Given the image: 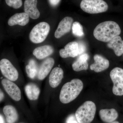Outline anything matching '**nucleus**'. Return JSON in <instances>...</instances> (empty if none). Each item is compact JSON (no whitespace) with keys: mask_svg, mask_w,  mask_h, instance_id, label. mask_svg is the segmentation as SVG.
<instances>
[{"mask_svg":"<svg viewBox=\"0 0 123 123\" xmlns=\"http://www.w3.org/2000/svg\"><path fill=\"white\" fill-rule=\"evenodd\" d=\"M121 30L118 24L112 21L104 22L98 24L93 31L94 37L99 41L108 42L118 36Z\"/></svg>","mask_w":123,"mask_h":123,"instance_id":"nucleus-1","label":"nucleus"},{"mask_svg":"<svg viewBox=\"0 0 123 123\" xmlns=\"http://www.w3.org/2000/svg\"><path fill=\"white\" fill-rule=\"evenodd\" d=\"M84 85L80 79H73L62 86L60 95L62 103H69L76 99L83 89Z\"/></svg>","mask_w":123,"mask_h":123,"instance_id":"nucleus-2","label":"nucleus"},{"mask_svg":"<svg viewBox=\"0 0 123 123\" xmlns=\"http://www.w3.org/2000/svg\"><path fill=\"white\" fill-rule=\"evenodd\" d=\"M96 111L94 103L86 101L78 108L75 115L79 123H90L94 119Z\"/></svg>","mask_w":123,"mask_h":123,"instance_id":"nucleus-3","label":"nucleus"},{"mask_svg":"<svg viewBox=\"0 0 123 123\" xmlns=\"http://www.w3.org/2000/svg\"><path fill=\"white\" fill-rule=\"evenodd\" d=\"M80 7L85 12L90 14L104 12L108 8L107 4L103 0H82Z\"/></svg>","mask_w":123,"mask_h":123,"instance_id":"nucleus-4","label":"nucleus"},{"mask_svg":"<svg viewBox=\"0 0 123 123\" xmlns=\"http://www.w3.org/2000/svg\"><path fill=\"white\" fill-rule=\"evenodd\" d=\"M50 26L47 23L41 22L36 25L30 33V39L34 43H39L46 39L49 34Z\"/></svg>","mask_w":123,"mask_h":123,"instance_id":"nucleus-5","label":"nucleus"},{"mask_svg":"<svg viewBox=\"0 0 123 123\" xmlns=\"http://www.w3.org/2000/svg\"><path fill=\"white\" fill-rule=\"evenodd\" d=\"M110 77L114 86L112 91L117 96L123 95V69L121 68H115L111 71Z\"/></svg>","mask_w":123,"mask_h":123,"instance_id":"nucleus-6","label":"nucleus"},{"mask_svg":"<svg viewBox=\"0 0 123 123\" xmlns=\"http://www.w3.org/2000/svg\"><path fill=\"white\" fill-rule=\"evenodd\" d=\"M0 69L3 76L11 81H15L18 78L17 70L8 60L3 59L1 60Z\"/></svg>","mask_w":123,"mask_h":123,"instance_id":"nucleus-7","label":"nucleus"},{"mask_svg":"<svg viewBox=\"0 0 123 123\" xmlns=\"http://www.w3.org/2000/svg\"><path fill=\"white\" fill-rule=\"evenodd\" d=\"M1 84L8 94L14 101H18L21 99V92L20 88L16 84L8 79H3Z\"/></svg>","mask_w":123,"mask_h":123,"instance_id":"nucleus-8","label":"nucleus"},{"mask_svg":"<svg viewBox=\"0 0 123 123\" xmlns=\"http://www.w3.org/2000/svg\"><path fill=\"white\" fill-rule=\"evenodd\" d=\"M73 23L72 18L65 17L61 20L55 32V36L56 38H60L63 36L70 32Z\"/></svg>","mask_w":123,"mask_h":123,"instance_id":"nucleus-9","label":"nucleus"},{"mask_svg":"<svg viewBox=\"0 0 123 123\" xmlns=\"http://www.w3.org/2000/svg\"><path fill=\"white\" fill-rule=\"evenodd\" d=\"M60 56L62 58L74 57L79 55V48L78 42H70L65 46L64 48L60 50Z\"/></svg>","mask_w":123,"mask_h":123,"instance_id":"nucleus-10","label":"nucleus"},{"mask_svg":"<svg viewBox=\"0 0 123 123\" xmlns=\"http://www.w3.org/2000/svg\"><path fill=\"white\" fill-rule=\"evenodd\" d=\"M94 62L90 66V69L97 73L100 72L107 69L110 66L109 61L100 55L94 56Z\"/></svg>","mask_w":123,"mask_h":123,"instance_id":"nucleus-11","label":"nucleus"},{"mask_svg":"<svg viewBox=\"0 0 123 123\" xmlns=\"http://www.w3.org/2000/svg\"><path fill=\"white\" fill-rule=\"evenodd\" d=\"M37 0H25L24 10L29 17L33 19H37L39 17L40 13L37 8Z\"/></svg>","mask_w":123,"mask_h":123,"instance_id":"nucleus-12","label":"nucleus"},{"mask_svg":"<svg viewBox=\"0 0 123 123\" xmlns=\"http://www.w3.org/2000/svg\"><path fill=\"white\" fill-rule=\"evenodd\" d=\"M55 64L54 59L47 58L42 63L38 70L37 77L39 80H43L47 76L50 72Z\"/></svg>","mask_w":123,"mask_h":123,"instance_id":"nucleus-13","label":"nucleus"},{"mask_svg":"<svg viewBox=\"0 0 123 123\" xmlns=\"http://www.w3.org/2000/svg\"><path fill=\"white\" fill-rule=\"evenodd\" d=\"M63 75V71L61 68L56 67L52 69L49 77V83L52 88H56L60 85Z\"/></svg>","mask_w":123,"mask_h":123,"instance_id":"nucleus-14","label":"nucleus"},{"mask_svg":"<svg viewBox=\"0 0 123 123\" xmlns=\"http://www.w3.org/2000/svg\"><path fill=\"white\" fill-rule=\"evenodd\" d=\"M29 15L25 12L16 13L9 19L8 24L11 26L17 25L24 26L29 22Z\"/></svg>","mask_w":123,"mask_h":123,"instance_id":"nucleus-15","label":"nucleus"},{"mask_svg":"<svg viewBox=\"0 0 123 123\" xmlns=\"http://www.w3.org/2000/svg\"><path fill=\"white\" fill-rule=\"evenodd\" d=\"M89 55L87 53H84L79 55V56L73 64V69L76 72H79L83 70H86L88 69Z\"/></svg>","mask_w":123,"mask_h":123,"instance_id":"nucleus-16","label":"nucleus"},{"mask_svg":"<svg viewBox=\"0 0 123 123\" xmlns=\"http://www.w3.org/2000/svg\"><path fill=\"white\" fill-rule=\"evenodd\" d=\"M52 46L46 45L36 48L33 51V54L38 59H43L51 55L54 52Z\"/></svg>","mask_w":123,"mask_h":123,"instance_id":"nucleus-17","label":"nucleus"},{"mask_svg":"<svg viewBox=\"0 0 123 123\" xmlns=\"http://www.w3.org/2000/svg\"><path fill=\"white\" fill-rule=\"evenodd\" d=\"M99 115L101 119L106 123H111L115 121L118 116L115 109H102L99 111Z\"/></svg>","mask_w":123,"mask_h":123,"instance_id":"nucleus-18","label":"nucleus"},{"mask_svg":"<svg viewBox=\"0 0 123 123\" xmlns=\"http://www.w3.org/2000/svg\"><path fill=\"white\" fill-rule=\"evenodd\" d=\"M108 43L107 47L113 49L117 56H120L123 55V40L120 36H116Z\"/></svg>","mask_w":123,"mask_h":123,"instance_id":"nucleus-19","label":"nucleus"},{"mask_svg":"<svg viewBox=\"0 0 123 123\" xmlns=\"http://www.w3.org/2000/svg\"><path fill=\"white\" fill-rule=\"evenodd\" d=\"M3 111L7 123H14L18 120V114L17 110L12 106H5Z\"/></svg>","mask_w":123,"mask_h":123,"instance_id":"nucleus-20","label":"nucleus"},{"mask_svg":"<svg viewBox=\"0 0 123 123\" xmlns=\"http://www.w3.org/2000/svg\"><path fill=\"white\" fill-rule=\"evenodd\" d=\"M25 91L27 98L32 101L37 100L40 93L39 88L33 83H30L27 85L25 87Z\"/></svg>","mask_w":123,"mask_h":123,"instance_id":"nucleus-21","label":"nucleus"},{"mask_svg":"<svg viewBox=\"0 0 123 123\" xmlns=\"http://www.w3.org/2000/svg\"><path fill=\"white\" fill-rule=\"evenodd\" d=\"M38 69L36 62L33 59L30 60L29 64L26 66L27 76L31 79H34L37 75Z\"/></svg>","mask_w":123,"mask_h":123,"instance_id":"nucleus-22","label":"nucleus"},{"mask_svg":"<svg viewBox=\"0 0 123 123\" xmlns=\"http://www.w3.org/2000/svg\"><path fill=\"white\" fill-rule=\"evenodd\" d=\"M72 30L73 34L75 36L79 37L84 36L83 27L80 23L78 22H75L73 23Z\"/></svg>","mask_w":123,"mask_h":123,"instance_id":"nucleus-23","label":"nucleus"},{"mask_svg":"<svg viewBox=\"0 0 123 123\" xmlns=\"http://www.w3.org/2000/svg\"><path fill=\"white\" fill-rule=\"evenodd\" d=\"M6 4L8 6L14 9H18L22 5V0H5Z\"/></svg>","mask_w":123,"mask_h":123,"instance_id":"nucleus-24","label":"nucleus"},{"mask_svg":"<svg viewBox=\"0 0 123 123\" xmlns=\"http://www.w3.org/2000/svg\"><path fill=\"white\" fill-rule=\"evenodd\" d=\"M79 48V55L83 53H85L86 50V47L85 43L82 42H78Z\"/></svg>","mask_w":123,"mask_h":123,"instance_id":"nucleus-25","label":"nucleus"},{"mask_svg":"<svg viewBox=\"0 0 123 123\" xmlns=\"http://www.w3.org/2000/svg\"><path fill=\"white\" fill-rule=\"evenodd\" d=\"M66 123H79L77 120L75 115H70L68 117L66 120Z\"/></svg>","mask_w":123,"mask_h":123,"instance_id":"nucleus-26","label":"nucleus"},{"mask_svg":"<svg viewBox=\"0 0 123 123\" xmlns=\"http://www.w3.org/2000/svg\"><path fill=\"white\" fill-rule=\"evenodd\" d=\"M48 1L51 6L55 7L59 5L61 0H48Z\"/></svg>","mask_w":123,"mask_h":123,"instance_id":"nucleus-27","label":"nucleus"},{"mask_svg":"<svg viewBox=\"0 0 123 123\" xmlns=\"http://www.w3.org/2000/svg\"><path fill=\"white\" fill-rule=\"evenodd\" d=\"M4 93L0 89V102L4 99Z\"/></svg>","mask_w":123,"mask_h":123,"instance_id":"nucleus-28","label":"nucleus"},{"mask_svg":"<svg viewBox=\"0 0 123 123\" xmlns=\"http://www.w3.org/2000/svg\"><path fill=\"white\" fill-rule=\"evenodd\" d=\"M0 123H5L3 117L0 115Z\"/></svg>","mask_w":123,"mask_h":123,"instance_id":"nucleus-29","label":"nucleus"},{"mask_svg":"<svg viewBox=\"0 0 123 123\" xmlns=\"http://www.w3.org/2000/svg\"><path fill=\"white\" fill-rule=\"evenodd\" d=\"M120 123L119 122L117 121H114L113 122H111V123Z\"/></svg>","mask_w":123,"mask_h":123,"instance_id":"nucleus-30","label":"nucleus"},{"mask_svg":"<svg viewBox=\"0 0 123 123\" xmlns=\"http://www.w3.org/2000/svg\"></svg>","mask_w":123,"mask_h":123,"instance_id":"nucleus-31","label":"nucleus"}]
</instances>
